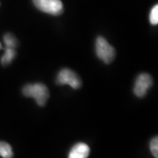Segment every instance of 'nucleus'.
Returning a JSON list of instances; mask_svg holds the SVG:
<instances>
[{
	"mask_svg": "<svg viewBox=\"0 0 158 158\" xmlns=\"http://www.w3.org/2000/svg\"><path fill=\"white\" fill-rule=\"evenodd\" d=\"M23 95L34 98L40 106H44L49 98V91L47 86L42 84L27 85L22 90Z\"/></svg>",
	"mask_w": 158,
	"mask_h": 158,
	"instance_id": "obj_1",
	"label": "nucleus"
},
{
	"mask_svg": "<svg viewBox=\"0 0 158 158\" xmlns=\"http://www.w3.org/2000/svg\"><path fill=\"white\" fill-rule=\"evenodd\" d=\"M96 55L101 61L109 64L113 62L115 57V49L111 46L106 40L101 36H98L96 40L95 44Z\"/></svg>",
	"mask_w": 158,
	"mask_h": 158,
	"instance_id": "obj_2",
	"label": "nucleus"
},
{
	"mask_svg": "<svg viewBox=\"0 0 158 158\" xmlns=\"http://www.w3.org/2000/svg\"><path fill=\"white\" fill-rule=\"evenodd\" d=\"M33 2L40 11L48 14L58 16L63 12V5L61 0H33Z\"/></svg>",
	"mask_w": 158,
	"mask_h": 158,
	"instance_id": "obj_3",
	"label": "nucleus"
},
{
	"mask_svg": "<svg viewBox=\"0 0 158 158\" xmlns=\"http://www.w3.org/2000/svg\"><path fill=\"white\" fill-rule=\"evenodd\" d=\"M56 84L59 85H68L73 89L77 90L81 87L82 82L78 76L71 69H63L57 75Z\"/></svg>",
	"mask_w": 158,
	"mask_h": 158,
	"instance_id": "obj_4",
	"label": "nucleus"
},
{
	"mask_svg": "<svg viewBox=\"0 0 158 158\" xmlns=\"http://www.w3.org/2000/svg\"><path fill=\"white\" fill-rule=\"evenodd\" d=\"M153 85L152 77L147 73L140 74L135 80L134 93L138 98H143Z\"/></svg>",
	"mask_w": 158,
	"mask_h": 158,
	"instance_id": "obj_5",
	"label": "nucleus"
},
{
	"mask_svg": "<svg viewBox=\"0 0 158 158\" xmlns=\"http://www.w3.org/2000/svg\"><path fill=\"white\" fill-rule=\"evenodd\" d=\"M90 155V148L87 144L79 142L74 145L69 153L68 158H87Z\"/></svg>",
	"mask_w": 158,
	"mask_h": 158,
	"instance_id": "obj_6",
	"label": "nucleus"
},
{
	"mask_svg": "<svg viewBox=\"0 0 158 158\" xmlns=\"http://www.w3.org/2000/svg\"><path fill=\"white\" fill-rule=\"evenodd\" d=\"M16 56V51L15 48H6L5 49V54L1 58V63L2 65L6 66L8 64H10L13 59Z\"/></svg>",
	"mask_w": 158,
	"mask_h": 158,
	"instance_id": "obj_7",
	"label": "nucleus"
},
{
	"mask_svg": "<svg viewBox=\"0 0 158 158\" xmlns=\"http://www.w3.org/2000/svg\"><path fill=\"white\" fill-rule=\"evenodd\" d=\"M0 156L3 158H12L13 152L11 145L5 141H0Z\"/></svg>",
	"mask_w": 158,
	"mask_h": 158,
	"instance_id": "obj_8",
	"label": "nucleus"
},
{
	"mask_svg": "<svg viewBox=\"0 0 158 158\" xmlns=\"http://www.w3.org/2000/svg\"><path fill=\"white\" fill-rule=\"evenodd\" d=\"M4 42L6 44V48H15L18 44L15 36H13L11 34H6L4 36Z\"/></svg>",
	"mask_w": 158,
	"mask_h": 158,
	"instance_id": "obj_9",
	"label": "nucleus"
},
{
	"mask_svg": "<svg viewBox=\"0 0 158 158\" xmlns=\"http://www.w3.org/2000/svg\"><path fill=\"white\" fill-rule=\"evenodd\" d=\"M149 21L152 25H157L158 24V6L157 5L153 7L149 13Z\"/></svg>",
	"mask_w": 158,
	"mask_h": 158,
	"instance_id": "obj_10",
	"label": "nucleus"
},
{
	"mask_svg": "<svg viewBox=\"0 0 158 158\" xmlns=\"http://www.w3.org/2000/svg\"><path fill=\"white\" fill-rule=\"evenodd\" d=\"M150 150L152 153L153 156L155 158H158V138L155 137L153 138L151 141H150Z\"/></svg>",
	"mask_w": 158,
	"mask_h": 158,
	"instance_id": "obj_11",
	"label": "nucleus"
},
{
	"mask_svg": "<svg viewBox=\"0 0 158 158\" xmlns=\"http://www.w3.org/2000/svg\"><path fill=\"white\" fill-rule=\"evenodd\" d=\"M0 49H2V44L0 43Z\"/></svg>",
	"mask_w": 158,
	"mask_h": 158,
	"instance_id": "obj_12",
	"label": "nucleus"
}]
</instances>
